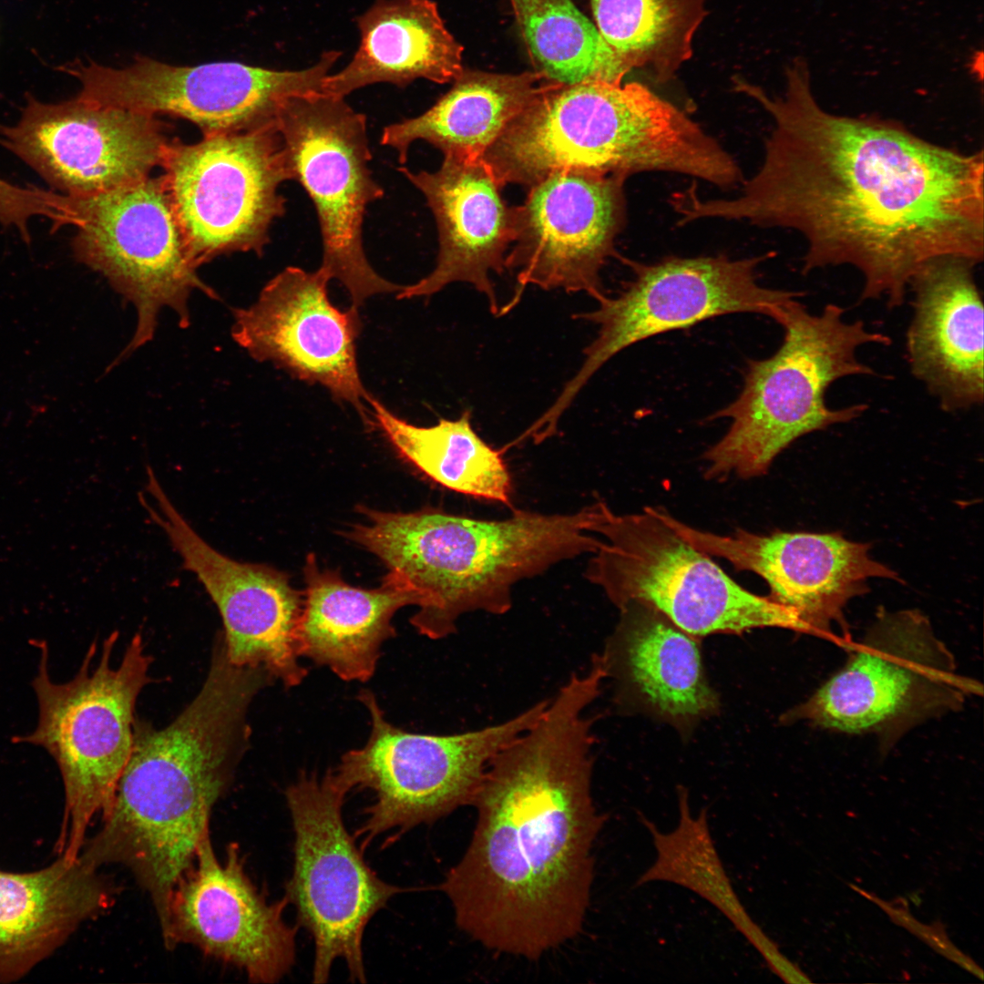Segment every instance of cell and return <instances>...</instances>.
<instances>
[{
    "label": "cell",
    "instance_id": "cell-1",
    "mask_svg": "<svg viewBox=\"0 0 984 984\" xmlns=\"http://www.w3.org/2000/svg\"><path fill=\"white\" fill-rule=\"evenodd\" d=\"M781 96L738 77L734 89L773 120L758 171L732 199L688 196L684 215L788 228L806 241L802 271L849 265L861 301L903 305L913 275L945 256H984L982 151L928 141L877 117H849L816 101L804 58Z\"/></svg>",
    "mask_w": 984,
    "mask_h": 984
},
{
    "label": "cell",
    "instance_id": "cell-2",
    "mask_svg": "<svg viewBox=\"0 0 984 984\" xmlns=\"http://www.w3.org/2000/svg\"><path fill=\"white\" fill-rule=\"evenodd\" d=\"M598 692L572 676L537 721L489 762L471 802L477 819L439 888L458 928L528 959L570 940L589 904L591 849L607 816L592 799Z\"/></svg>",
    "mask_w": 984,
    "mask_h": 984
},
{
    "label": "cell",
    "instance_id": "cell-3",
    "mask_svg": "<svg viewBox=\"0 0 984 984\" xmlns=\"http://www.w3.org/2000/svg\"><path fill=\"white\" fill-rule=\"evenodd\" d=\"M272 683L261 668L230 662L214 645L206 679L167 726L135 720L133 745L101 826L80 857L99 868L118 865L148 893L160 928L173 889L210 835L214 805L248 747L247 712Z\"/></svg>",
    "mask_w": 984,
    "mask_h": 984
},
{
    "label": "cell",
    "instance_id": "cell-4",
    "mask_svg": "<svg viewBox=\"0 0 984 984\" xmlns=\"http://www.w3.org/2000/svg\"><path fill=\"white\" fill-rule=\"evenodd\" d=\"M364 523L345 537L377 556L388 575L419 597L411 624L432 640L456 630L466 613L503 615L523 579L584 553L601 540L589 535L594 506L569 514L515 510L505 519H479L427 507L384 512L358 507Z\"/></svg>",
    "mask_w": 984,
    "mask_h": 984
},
{
    "label": "cell",
    "instance_id": "cell-5",
    "mask_svg": "<svg viewBox=\"0 0 984 984\" xmlns=\"http://www.w3.org/2000/svg\"><path fill=\"white\" fill-rule=\"evenodd\" d=\"M498 182L531 186L560 170L665 171L725 189L736 160L682 109L641 83L549 82L483 157Z\"/></svg>",
    "mask_w": 984,
    "mask_h": 984
},
{
    "label": "cell",
    "instance_id": "cell-6",
    "mask_svg": "<svg viewBox=\"0 0 984 984\" xmlns=\"http://www.w3.org/2000/svg\"><path fill=\"white\" fill-rule=\"evenodd\" d=\"M798 298L772 318L784 330L779 348L768 358L749 360L740 395L711 415L730 418L731 425L703 455L709 479L762 476L799 437L853 421L868 408L862 403L830 407L825 394L844 377L875 375L857 351L866 344L888 346L890 337L868 330L861 320L846 321L838 304L827 303L814 314Z\"/></svg>",
    "mask_w": 984,
    "mask_h": 984
},
{
    "label": "cell",
    "instance_id": "cell-7",
    "mask_svg": "<svg viewBox=\"0 0 984 984\" xmlns=\"http://www.w3.org/2000/svg\"><path fill=\"white\" fill-rule=\"evenodd\" d=\"M118 633H111L93 664V642L77 673L57 683L48 672V647L40 650L37 673L32 687L38 704L35 730L13 737L15 743L45 749L59 769L65 794L62 827L57 841L59 855L79 856L93 818L110 808L120 776L133 745L135 706L142 689L150 682L152 658L146 652L140 634L128 644L118 665L112 653Z\"/></svg>",
    "mask_w": 984,
    "mask_h": 984
},
{
    "label": "cell",
    "instance_id": "cell-8",
    "mask_svg": "<svg viewBox=\"0 0 984 984\" xmlns=\"http://www.w3.org/2000/svg\"><path fill=\"white\" fill-rule=\"evenodd\" d=\"M594 506L588 530L603 540L585 577L618 609L643 603L692 637L766 627L807 632L792 610L740 586L653 507L617 514L602 501Z\"/></svg>",
    "mask_w": 984,
    "mask_h": 984
},
{
    "label": "cell",
    "instance_id": "cell-9",
    "mask_svg": "<svg viewBox=\"0 0 984 984\" xmlns=\"http://www.w3.org/2000/svg\"><path fill=\"white\" fill-rule=\"evenodd\" d=\"M982 685L958 673L955 657L918 610L880 608L845 664L783 716L846 734H874L889 748L928 720L954 712Z\"/></svg>",
    "mask_w": 984,
    "mask_h": 984
},
{
    "label": "cell",
    "instance_id": "cell-10",
    "mask_svg": "<svg viewBox=\"0 0 984 984\" xmlns=\"http://www.w3.org/2000/svg\"><path fill=\"white\" fill-rule=\"evenodd\" d=\"M358 699L371 718L370 735L362 748L343 755L334 772L349 791L370 789L374 794L354 834L361 850L379 835L399 836L471 804L491 759L532 725L548 702L497 724L438 735L395 726L369 690Z\"/></svg>",
    "mask_w": 984,
    "mask_h": 984
},
{
    "label": "cell",
    "instance_id": "cell-11",
    "mask_svg": "<svg viewBox=\"0 0 984 984\" xmlns=\"http://www.w3.org/2000/svg\"><path fill=\"white\" fill-rule=\"evenodd\" d=\"M349 792L333 770L322 780L302 772L285 791L294 844L284 897L295 907L298 926L313 939L314 983L327 982L339 958L353 981H366L364 929L401 891L370 868L347 831L343 807Z\"/></svg>",
    "mask_w": 984,
    "mask_h": 984
},
{
    "label": "cell",
    "instance_id": "cell-12",
    "mask_svg": "<svg viewBox=\"0 0 984 984\" xmlns=\"http://www.w3.org/2000/svg\"><path fill=\"white\" fill-rule=\"evenodd\" d=\"M160 176L196 268L237 251L263 254L286 211L279 187L292 180L275 122L259 128L168 142Z\"/></svg>",
    "mask_w": 984,
    "mask_h": 984
},
{
    "label": "cell",
    "instance_id": "cell-13",
    "mask_svg": "<svg viewBox=\"0 0 984 984\" xmlns=\"http://www.w3.org/2000/svg\"><path fill=\"white\" fill-rule=\"evenodd\" d=\"M68 198L76 259L103 275L136 309L133 338L113 364L153 339L163 308L187 328L194 291L219 298L197 274L161 177Z\"/></svg>",
    "mask_w": 984,
    "mask_h": 984
},
{
    "label": "cell",
    "instance_id": "cell-14",
    "mask_svg": "<svg viewBox=\"0 0 984 984\" xmlns=\"http://www.w3.org/2000/svg\"><path fill=\"white\" fill-rule=\"evenodd\" d=\"M275 124L292 180L303 187L316 210L323 242L320 268L345 287L356 308L375 294L401 291L404 286L374 270L364 249L366 208L384 196L369 168L365 115L344 97L313 92L287 98Z\"/></svg>",
    "mask_w": 984,
    "mask_h": 984
},
{
    "label": "cell",
    "instance_id": "cell-15",
    "mask_svg": "<svg viewBox=\"0 0 984 984\" xmlns=\"http://www.w3.org/2000/svg\"><path fill=\"white\" fill-rule=\"evenodd\" d=\"M772 256L738 260L724 255L669 256L643 263L619 255L632 279L618 295L597 301L596 310L574 315L597 323L600 330L585 348L578 372L545 411L547 417L559 421L594 374L634 343L725 314L754 313L772 318L785 302L802 297L801 292L758 283L756 268Z\"/></svg>",
    "mask_w": 984,
    "mask_h": 984
},
{
    "label": "cell",
    "instance_id": "cell-16",
    "mask_svg": "<svg viewBox=\"0 0 984 984\" xmlns=\"http://www.w3.org/2000/svg\"><path fill=\"white\" fill-rule=\"evenodd\" d=\"M340 56L339 51H326L316 64L301 70L240 62L174 66L145 56L124 67L75 62L63 70L78 80L80 94L96 102L185 118L209 136L274 123L287 98L322 92L323 79Z\"/></svg>",
    "mask_w": 984,
    "mask_h": 984
},
{
    "label": "cell",
    "instance_id": "cell-17",
    "mask_svg": "<svg viewBox=\"0 0 984 984\" xmlns=\"http://www.w3.org/2000/svg\"><path fill=\"white\" fill-rule=\"evenodd\" d=\"M626 179L583 170H560L529 186L515 206V235L505 267L516 273L510 311L528 285L606 294L600 272L619 254L615 240L626 222Z\"/></svg>",
    "mask_w": 984,
    "mask_h": 984
},
{
    "label": "cell",
    "instance_id": "cell-18",
    "mask_svg": "<svg viewBox=\"0 0 984 984\" xmlns=\"http://www.w3.org/2000/svg\"><path fill=\"white\" fill-rule=\"evenodd\" d=\"M169 139L157 116L96 102L80 93L45 103L29 96L0 146L67 196H86L149 176Z\"/></svg>",
    "mask_w": 984,
    "mask_h": 984
},
{
    "label": "cell",
    "instance_id": "cell-19",
    "mask_svg": "<svg viewBox=\"0 0 984 984\" xmlns=\"http://www.w3.org/2000/svg\"><path fill=\"white\" fill-rule=\"evenodd\" d=\"M145 492L141 506L219 610L230 662L263 668L286 687L299 685L308 673L299 661L303 592L274 568L240 562L213 548L178 511L158 479L149 480Z\"/></svg>",
    "mask_w": 984,
    "mask_h": 984
},
{
    "label": "cell",
    "instance_id": "cell-20",
    "mask_svg": "<svg viewBox=\"0 0 984 984\" xmlns=\"http://www.w3.org/2000/svg\"><path fill=\"white\" fill-rule=\"evenodd\" d=\"M288 904L285 897L268 902L236 845L219 859L210 835L173 889L162 939L168 949L193 946L242 970L251 982L275 983L295 962L297 927L284 920Z\"/></svg>",
    "mask_w": 984,
    "mask_h": 984
},
{
    "label": "cell",
    "instance_id": "cell-21",
    "mask_svg": "<svg viewBox=\"0 0 984 984\" xmlns=\"http://www.w3.org/2000/svg\"><path fill=\"white\" fill-rule=\"evenodd\" d=\"M657 513L698 550L763 578L769 598L792 610L809 633L831 635L838 626L847 637L846 606L868 591L867 580H900L897 572L870 557L869 544L839 533L758 535L736 529L719 535L692 528L664 510Z\"/></svg>",
    "mask_w": 984,
    "mask_h": 984
},
{
    "label": "cell",
    "instance_id": "cell-22",
    "mask_svg": "<svg viewBox=\"0 0 984 984\" xmlns=\"http://www.w3.org/2000/svg\"><path fill=\"white\" fill-rule=\"evenodd\" d=\"M327 273L289 266L270 280L254 303L233 310L231 336L251 357L325 387L366 419L371 396L356 360L357 308L342 311L328 296Z\"/></svg>",
    "mask_w": 984,
    "mask_h": 984
},
{
    "label": "cell",
    "instance_id": "cell-23",
    "mask_svg": "<svg viewBox=\"0 0 984 984\" xmlns=\"http://www.w3.org/2000/svg\"><path fill=\"white\" fill-rule=\"evenodd\" d=\"M400 172L425 196L436 222V267L417 282L404 286L397 299L430 296L446 285L472 284L500 313L491 272L506 270L507 249L515 235V207L505 201L489 165L480 159L444 156L436 171Z\"/></svg>",
    "mask_w": 984,
    "mask_h": 984
},
{
    "label": "cell",
    "instance_id": "cell-24",
    "mask_svg": "<svg viewBox=\"0 0 984 984\" xmlns=\"http://www.w3.org/2000/svg\"><path fill=\"white\" fill-rule=\"evenodd\" d=\"M974 261L945 256L911 278L913 316L906 333L912 375L946 412L969 410L984 398L981 294Z\"/></svg>",
    "mask_w": 984,
    "mask_h": 984
},
{
    "label": "cell",
    "instance_id": "cell-25",
    "mask_svg": "<svg viewBox=\"0 0 984 984\" xmlns=\"http://www.w3.org/2000/svg\"><path fill=\"white\" fill-rule=\"evenodd\" d=\"M115 888L80 856L59 855L27 873L0 870V983L51 955L85 921L108 909Z\"/></svg>",
    "mask_w": 984,
    "mask_h": 984
},
{
    "label": "cell",
    "instance_id": "cell-26",
    "mask_svg": "<svg viewBox=\"0 0 984 984\" xmlns=\"http://www.w3.org/2000/svg\"><path fill=\"white\" fill-rule=\"evenodd\" d=\"M304 577L300 655L328 667L342 680L368 681L382 644L396 634L394 615L405 606L418 607V595L388 574L379 588L353 587L338 572L320 569L313 554L307 556Z\"/></svg>",
    "mask_w": 984,
    "mask_h": 984
},
{
    "label": "cell",
    "instance_id": "cell-27",
    "mask_svg": "<svg viewBox=\"0 0 984 984\" xmlns=\"http://www.w3.org/2000/svg\"><path fill=\"white\" fill-rule=\"evenodd\" d=\"M359 47L345 67L323 79L322 92L344 97L361 87L418 78L438 84L464 71L462 46L431 0H377L357 18Z\"/></svg>",
    "mask_w": 984,
    "mask_h": 984
},
{
    "label": "cell",
    "instance_id": "cell-28",
    "mask_svg": "<svg viewBox=\"0 0 984 984\" xmlns=\"http://www.w3.org/2000/svg\"><path fill=\"white\" fill-rule=\"evenodd\" d=\"M620 621L601 653L616 674L658 714L675 723L712 713L718 699L704 676L692 635L641 602L619 609Z\"/></svg>",
    "mask_w": 984,
    "mask_h": 984
},
{
    "label": "cell",
    "instance_id": "cell-29",
    "mask_svg": "<svg viewBox=\"0 0 984 984\" xmlns=\"http://www.w3.org/2000/svg\"><path fill=\"white\" fill-rule=\"evenodd\" d=\"M538 73L463 71L452 88L423 114L386 126L381 143L406 162L413 142L424 140L444 156L483 159L488 149L549 83Z\"/></svg>",
    "mask_w": 984,
    "mask_h": 984
},
{
    "label": "cell",
    "instance_id": "cell-30",
    "mask_svg": "<svg viewBox=\"0 0 984 984\" xmlns=\"http://www.w3.org/2000/svg\"><path fill=\"white\" fill-rule=\"evenodd\" d=\"M374 424L400 456L442 487L473 497L511 506L512 480L503 451L474 429L471 413L418 426L396 416L370 396Z\"/></svg>",
    "mask_w": 984,
    "mask_h": 984
},
{
    "label": "cell",
    "instance_id": "cell-31",
    "mask_svg": "<svg viewBox=\"0 0 984 984\" xmlns=\"http://www.w3.org/2000/svg\"><path fill=\"white\" fill-rule=\"evenodd\" d=\"M678 806V825L668 833L661 832L640 814L641 823L651 835L656 858L639 877L637 886L663 881L693 891L732 922L761 954L771 971L783 970L788 958L748 915L731 884L710 833L707 809L692 815L685 788H679Z\"/></svg>",
    "mask_w": 984,
    "mask_h": 984
},
{
    "label": "cell",
    "instance_id": "cell-32",
    "mask_svg": "<svg viewBox=\"0 0 984 984\" xmlns=\"http://www.w3.org/2000/svg\"><path fill=\"white\" fill-rule=\"evenodd\" d=\"M704 2L591 0V7L601 37L626 67H647L664 82L692 56Z\"/></svg>",
    "mask_w": 984,
    "mask_h": 984
},
{
    "label": "cell",
    "instance_id": "cell-33",
    "mask_svg": "<svg viewBox=\"0 0 984 984\" xmlns=\"http://www.w3.org/2000/svg\"><path fill=\"white\" fill-rule=\"evenodd\" d=\"M538 72L549 82L620 83L630 71L571 0H511Z\"/></svg>",
    "mask_w": 984,
    "mask_h": 984
},
{
    "label": "cell",
    "instance_id": "cell-34",
    "mask_svg": "<svg viewBox=\"0 0 984 984\" xmlns=\"http://www.w3.org/2000/svg\"><path fill=\"white\" fill-rule=\"evenodd\" d=\"M848 885L854 891L875 903L888 916L893 923L904 928L937 953L983 980L982 969L951 942L945 926L940 921L924 924L912 916L906 898L897 897L887 901L873 893L865 891L856 885Z\"/></svg>",
    "mask_w": 984,
    "mask_h": 984
},
{
    "label": "cell",
    "instance_id": "cell-35",
    "mask_svg": "<svg viewBox=\"0 0 984 984\" xmlns=\"http://www.w3.org/2000/svg\"><path fill=\"white\" fill-rule=\"evenodd\" d=\"M1 188H2V179L0 178V190H1Z\"/></svg>",
    "mask_w": 984,
    "mask_h": 984
}]
</instances>
